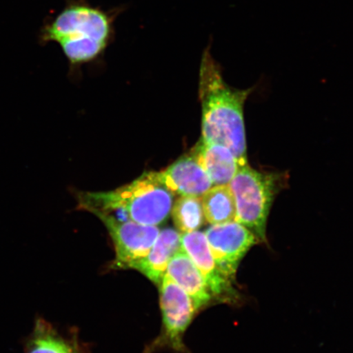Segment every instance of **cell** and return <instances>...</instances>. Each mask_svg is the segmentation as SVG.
I'll return each instance as SVG.
<instances>
[{
    "label": "cell",
    "mask_w": 353,
    "mask_h": 353,
    "mask_svg": "<svg viewBox=\"0 0 353 353\" xmlns=\"http://www.w3.org/2000/svg\"><path fill=\"white\" fill-rule=\"evenodd\" d=\"M125 7L104 10L88 0H66L59 13L47 20L41 32L43 43L59 44L72 65L99 57L114 39L116 21Z\"/></svg>",
    "instance_id": "1"
},
{
    "label": "cell",
    "mask_w": 353,
    "mask_h": 353,
    "mask_svg": "<svg viewBox=\"0 0 353 353\" xmlns=\"http://www.w3.org/2000/svg\"><path fill=\"white\" fill-rule=\"evenodd\" d=\"M250 94L249 90H233L225 83L210 46L207 47L200 70L202 141L228 148L242 166L248 164L243 108Z\"/></svg>",
    "instance_id": "2"
},
{
    "label": "cell",
    "mask_w": 353,
    "mask_h": 353,
    "mask_svg": "<svg viewBox=\"0 0 353 353\" xmlns=\"http://www.w3.org/2000/svg\"><path fill=\"white\" fill-rule=\"evenodd\" d=\"M174 196L161 173L147 172L126 186L108 192L83 193L79 200L81 208L92 214L113 212L119 220L157 226L169 217Z\"/></svg>",
    "instance_id": "3"
},
{
    "label": "cell",
    "mask_w": 353,
    "mask_h": 353,
    "mask_svg": "<svg viewBox=\"0 0 353 353\" xmlns=\"http://www.w3.org/2000/svg\"><path fill=\"white\" fill-rule=\"evenodd\" d=\"M280 175L263 173L246 164L240 168L230 186L236 208V222L266 241L267 222L275 196L281 188Z\"/></svg>",
    "instance_id": "4"
},
{
    "label": "cell",
    "mask_w": 353,
    "mask_h": 353,
    "mask_svg": "<svg viewBox=\"0 0 353 353\" xmlns=\"http://www.w3.org/2000/svg\"><path fill=\"white\" fill-rule=\"evenodd\" d=\"M94 214L105 224L112 238L117 268H129L131 264L145 257L160 234L157 226L119 220L100 212Z\"/></svg>",
    "instance_id": "5"
},
{
    "label": "cell",
    "mask_w": 353,
    "mask_h": 353,
    "mask_svg": "<svg viewBox=\"0 0 353 353\" xmlns=\"http://www.w3.org/2000/svg\"><path fill=\"white\" fill-rule=\"evenodd\" d=\"M205 234L220 271L231 281L236 274L238 265L256 244L258 238L236 221L212 225Z\"/></svg>",
    "instance_id": "6"
},
{
    "label": "cell",
    "mask_w": 353,
    "mask_h": 353,
    "mask_svg": "<svg viewBox=\"0 0 353 353\" xmlns=\"http://www.w3.org/2000/svg\"><path fill=\"white\" fill-rule=\"evenodd\" d=\"M159 285L165 336L175 350L182 351L183 334L196 309L189 295L166 273Z\"/></svg>",
    "instance_id": "7"
},
{
    "label": "cell",
    "mask_w": 353,
    "mask_h": 353,
    "mask_svg": "<svg viewBox=\"0 0 353 353\" xmlns=\"http://www.w3.org/2000/svg\"><path fill=\"white\" fill-rule=\"evenodd\" d=\"M181 245L204 277L212 296L228 295L232 290L231 281L216 263L205 234L198 231L181 234Z\"/></svg>",
    "instance_id": "8"
},
{
    "label": "cell",
    "mask_w": 353,
    "mask_h": 353,
    "mask_svg": "<svg viewBox=\"0 0 353 353\" xmlns=\"http://www.w3.org/2000/svg\"><path fill=\"white\" fill-rule=\"evenodd\" d=\"M161 175L163 182L174 195L201 198L213 187L196 154L180 159L165 172H161Z\"/></svg>",
    "instance_id": "9"
},
{
    "label": "cell",
    "mask_w": 353,
    "mask_h": 353,
    "mask_svg": "<svg viewBox=\"0 0 353 353\" xmlns=\"http://www.w3.org/2000/svg\"><path fill=\"white\" fill-rule=\"evenodd\" d=\"M181 249V234L174 229H165L160 232L147 256L131 264L129 268L138 270L159 285L165 274L168 264Z\"/></svg>",
    "instance_id": "10"
},
{
    "label": "cell",
    "mask_w": 353,
    "mask_h": 353,
    "mask_svg": "<svg viewBox=\"0 0 353 353\" xmlns=\"http://www.w3.org/2000/svg\"><path fill=\"white\" fill-rule=\"evenodd\" d=\"M165 273L189 295L196 310L210 301L212 294L204 277L183 249L172 258Z\"/></svg>",
    "instance_id": "11"
},
{
    "label": "cell",
    "mask_w": 353,
    "mask_h": 353,
    "mask_svg": "<svg viewBox=\"0 0 353 353\" xmlns=\"http://www.w3.org/2000/svg\"><path fill=\"white\" fill-rule=\"evenodd\" d=\"M213 186L228 185L242 166L235 154L224 145L201 142L195 153Z\"/></svg>",
    "instance_id": "12"
},
{
    "label": "cell",
    "mask_w": 353,
    "mask_h": 353,
    "mask_svg": "<svg viewBox=\"0 0 353 353\" xmlns=\"http://www.w3.org/2000/svg\"><path fill=\"white\" fill-rule=\"evenodd\" d=\"M201 202L209 223L219 225L236 221L235 199L229 184L212 187L203 195Z\"/></svg>",
    "instance_id": "13"
},
{
    "label": "cell",
    "mask_w": 353,
    "mask_h": 353,
    "mask_svg": "<svg viewBox=\"0 0 353 353\" xmlns=\"http://www.w3.org/2000/svg\"><path fill=\"white\" fill-rule=\"evenodd\" d=\"M171 213L176 228L183 233L197 231L205 219L200 197L180 196Z\"/></svg>",
    "instance_id": "14"
},
{
    "label": "cell",
    "mask_w": 353,
    "mask_h": 353,
    "mask_svg": "<svg viewBox=\"0 0 353 353\" xmlns=\"http://www.w3.org/2000/svg\"><path fill=\"white\" fill-rule=\"evenodd\" d=\"M26 353H78L68 342L54 332L51 326L39 321Z\"/></svg>",
    "instance_id": "15"
}]
</instances>
